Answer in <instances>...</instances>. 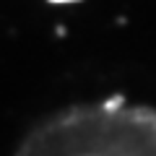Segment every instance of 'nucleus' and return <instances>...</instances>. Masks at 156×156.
<instances>
[{
  "instance_id": "nucleus-1",
  "label": "nucleus",
  "mask_w": 156,
  "mask_h": 156,
  "mask_svg": "<svg viewBox=\"0 0 156 156\" xmlns=\"http://www.w3.org/2000/svg\"><path fill=\"white\" fill-rule=\"evenodd\" d=\"M18 154L156 156V107L122 96L65 107L34 125Z\"/></svg>"
}]
</instances>
